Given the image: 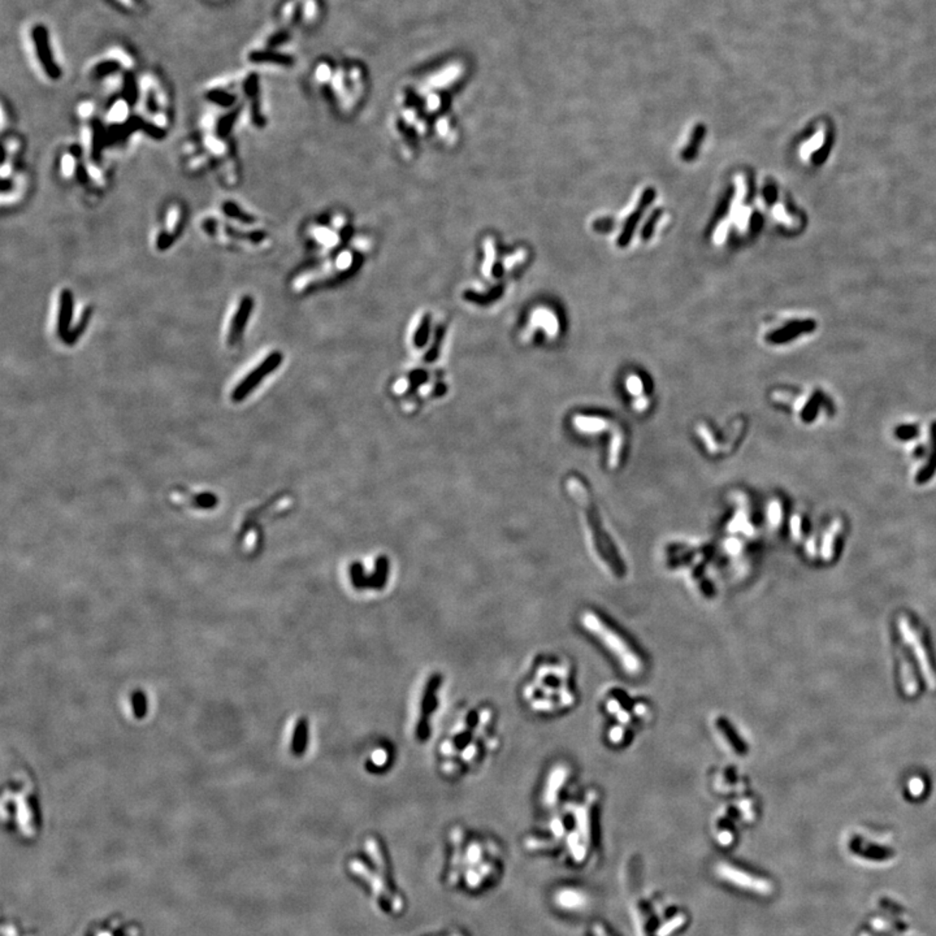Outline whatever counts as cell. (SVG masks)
Returning a JSON list of instances; mask_svg holds the SVG:
<instances>
[{"label":"cell","mask_w":936,"mask_h":936,"mask_svg":"<svg viewBox=\"0 0 936 936\" xmlns=\"http://www.w3.org/2000/svg\"><path fill=\"white\" fill-rule=\"evenodd\" d=\"M568 492L575 498L576 503L582 510V514L584 515V522L585 527L588 529V536L591 539L593 551H596L597 557L606 563V567L611 571H616V574H623V562L619 557V553L616 548V545L611 541L605 527L602 526L600 514L596 509L594 503H592L589 500V494L587 492V488L584 486L580 480L576 477H571L567 483Z\"/></svg>","instance_id":"6da1fadb"},{"label":"cell","mask_w":936,"mask_h":936,"mask_svg":"<svg viewBox=\"0 0 936 936\" xmlns=\"http://www.w3.org/2000/svg\"><path fill=\"white\" fill-rule=\"evenodd\" d=\"M582 625L591 633L602 647L616 658L624 673L639 675L642 671L640 654L631 647L628 640L593 611H585L582 616Z\"/></svg>","instance_id":"7a4b0ae2"},{"label":"cell","mask_w":936,"mask_h":936,"mask_svg":"<svg viewBox=\"0 0 936 936\" xmlns=\"http://www.w3.org/2000/svg\"><path fill=\"white\" fill-rule=\"evenodd\" d=\"M30 42L35 59L38 60V64L41 66L44 74L49 80H59L61 77V69L51 49L49 29L43 24L34 25L30 30Z\"/></svg>","instance_id":"3957f363"},{"label":"cell","mask_w":936,"mask_h":936,"mask_svg":"<svg viewBox=\"0 0 936 936\" xmlns=\"http://www.w3.org/2000/svg\"><path fill=\"white\" fill-rule=\"evenodd\" d=\"M282 361H284L282 353L275 352V353L270 354L254 371H251L246 378H244L239 385L236 386V389L232 393L233 402H242L247 395H250L255 388L263 381L264 378L279 368Z\"/></svg>","instance_id":"277c9868"},{"label":"cell","mask_w":936,"mask_h":936,"mask_svg":"<svg viewBox=\"0 0 936 936\" xmlns=\"http://www.w3.org/2000/svg\"><path fill=\"white\" fill-rule=\"evenodd\" d=\"M900 631L903 633L904 640H906L911 644V647H912L913 650H914L916 656H918V661H920L922 671H923L925 678L928 679V683L930 684V688H931V690H935L936 678L934 673H932V670H931V667H930L928 656L925 654V650H923V647H922L920 641L918 640L917 635L913 633L912 628H911V625H909L908 620H906L905 618H901V619H900Z\"/></svg>","instance_id":"5b68a950"},{"label":"cell","mask_w":936,"mask_h":936,"mask_svg":"<svg viewBox=\"0 0 936 936\" xmlns=\"http://www.w3.org/2000/svg\"><path fill=\"white\" fill-rule=\"evenodd\" d=\"M253 308H254V299L250 296H244L241 299V304H239L237 311L232 319L229 333H228V345H237L241 341V338L244 336V330L246 328L247 320L251 316Z\"/></svg>","instance_id":"8992f818"},{"label":"cell","mask_w":936,"mask_h":936,"mask_svg":"<svg viewBox=\"0 0 936 936\" xmlns=\"http://www.w3.org/2000/svg\"><path fill=\"white\" fill-rule=\"evenodd\" d=\"M73 294L71 290L64 289L59 298L58 335L61 340H66L71 332V323L73 318Z\"/></svg>","instance_id":"52a82bcc"},{"label":"cell","mask_w":936,"mask_h":936,"mask_svg":"<svg viewBox=\"0 0 936 936\" xmlns=\"http://www.w3.org/2000/svg\"><path fill=\"white\" fill-rule=\"evenodd\" d=\"M247 60L253 64H275V66H284L293 64V59L289 55L281 54L272 49H251L247 54Z\"/></svg>","instance_id":"ba28073f"},{"label":"cell","mask_w":936,"mask_h":936,"mask_svg":"<svg viewBox=\"0 0 936 936\" xmlns=\"http://www.w3.org/2000/svg\"><path fill=\"white\" fill-rule=\"evenodd\" d=\"M121 69H124L123 66L115 58H112L109 55L107 59H102L92 66L91 74H92L94 78L100 80V78H106L109 76L119 73Z\"/></svg>","instance_id":"9c48e42d"},{"label":"cell","mask_w":936,"mask_h":936,"mask_svg":"<svg viewBox=\"0 0 936 936\" xmlns=\"http://www.w3.org/2000/svg\"><path fill=\"white\" fill-rule=\"evenodd\" d=\"M205 97L208 102L214 103L215 106L222 108H232L237 102V97L234 94L219 88L205 91Z\"/></svg>","instance_id":"30bf717a"},{"label":"cell","mask_w":936,"mask_h":936,"mask_svg":"<svg viewBox=\"0 0 936 936\" xmlns=\"http://www.w3.org/2000/svg\"><path fill=\"white\" fill-rule=\"evenodd\" d=\"M123 92L124 99L128 104L133 106L137 99H138V88H137V81L136 77L133 76L131 71H126L123 77Z\"/></svg>","instance_id":"8fae6325"},{"label":"cell","mask_w":936,"mask_h":936,"mask_svg":"<svg viewBox=\"0 0 936 936\" xmlns=\"http://www.w3.org/2000/svg\"><path fill=\"white\" fill-rule=\"evenodd\" d=\"M90 318H91V310L90 308H88L86 311L83 312V316H81V319H80V321H78V323H77V324L74 325L73 329H71V332H69V333H68V336L66 337V340H64V341H66L68 345H74V344L77 342V340H78L80 337L83 336V332L86 330V328H88V325H89V321H90Z\"/></svg>","instance_id":"7c38bea8"},{"label":"cell","mask_w":936,"mask_h":936,"mask_svg":"<svg viewBox=\"0 0 936 936\" xmlns=\"http://www.w3.org/2000/svg\"><path fill=\"white\" fill-rule=\"evenodd\" d=\"M237 116H239V109H233L228 115L222 116V119L217 121V126H216L217 137L224 138L229 134L233 125L237 120Z\"/></svg>","instance_id":"4fadbf2b"},{"label":"cell","mask_w":936,"mask_h":936,"mask_svg":"<svg viewBox=\"0 0 936 936\" xmlns=\"http://www.w3.org/2000/svg\"><path fill=\"white\" fill-rule=\"evenodd\" d=\"M244 92L248 100H253L255 98H259L260 94V85H259V77L256 73L247 74L245 81H244Z\"/></svg>","instance_id":"5bb4252c"},{"label":"cell","mask_w":936,"mask_h":936,"mask_svg":"<svg viewBox=\"0 0 936 936\" xmlns=\"http://www.w3.org/2000/svg\"><path fill=\"white\" fill-rule=\"evenodd\" d=\"M429 332H431V318L427 315V316L423 318V320L420 321L419 327H418L416 332H415L414 345L416 346V347H423V346H426L428 338H429Z\"/></svg>","instance_id":"9a60e30c"},{"label":"cell","mask_w":936,"mask_h":936,"mask_svg":"<svg viewBox=\"0 0 936 936\" xmlns=\"http://www.w3.org/2000/svg\"><path fill=\"white\" fill-rule=\"evenodd\" d=\"M109 55L112 58H115L123 66L124 69H126V71H129L134 64V59H133L132 55L129 54L128 49H123V47H114V49H109Z\"/></svg>","instance_id":"2e32d148"},{"label":"cell","mask_w":936,"mask_h":936,"mask_svg":"<svg viewBox=\"0 0 936 936\" xmlns=\"http://www.w3.org/2000/svg\"><path fill=\"white\" fill-rule=\"evenodd\" d=\"M224 212H225V215L230 216V217H234V219L241 220L242 222H246V224L254 222V219H253L251 216H248V215L245 214V212H242L237 205H234V203H230V202L224 205Z\"/></svg>","instance_id":"e0dca14e"},{"label":"cell","mask_w":936,"mask_h":936,"mask_svg":"<svg viewBox=\"0 0 936 936\" xmlns=\"http://www.w3.org/2000/svg\"><path fill=\"white\" fill-rule=\"evenodd\" d=\"M823 140H824V132H823V131H820V132L814 136L812 140H809L805 143V146L803 148V151H801L800 154H803V156L806 157V156L809 155L810 152H814V151H817L818 148H821L822 145H823Z\"/></svg>","instance_id":"ac0fdd59"},{"label":"cell","mask_w":936,"mask_h":936,"mask_svg":"<svg viewBox=\"0 0 936 936\" xmlns=\"http://www.w3.org/2000/svg\"><path fill=\"white\" fill-rule=\"evenodd\" d=\"M306 728H307V727H306V724H304V722H301L299 723V724H298V726H296V739L294 740V744H293V749H294V750H296V752H299V753H301V752H304V745H306V738H307V735H306V732H307V730H306Z\"/></svg>","instance_id":"d6986e66"},{"label":"cell","mask_w":936,"mask_h":936,"mask_svg":"<svg viewBox=\"0 0 936 936\" xmlns=\"http://www.w3.org/2000/svg\"><path fill=\"white\" fill-rule=\"evenodd\" d=\"M436 333H437V336H436L435 344H433V346L431 347V350H429L427 355H426V359H427L428 361H433L438 356V350H440V346H441V340H443V337H444V330L441 328L438 329Z\"/></svg>","instance_id":"ffe728a7"},{"label":"cell","mask_w":936,"mask_h":936,"mask_svg":"<svg viewBox=\"0 0 936 936\" xmlns=\"http://www.w3.org/2000/svg\"><path fill=\"white\" fill-rule=\"evenodd\" d=\"M196 500H197L198 506H200V508H205V509H208V508H212V506H215V505H216V502H217L216 501V497H215V496H212V494H208V493H205V494H200V496H198Z\"/></svg>","instance_id":"44dd1931"},{"label":"cell","mask_w":936,"mask_h":936,"mask_svg":"<svg viewBox=\"0 0 936 936\" xmlns=\"http://www.w3.org/2000/svg\"><path fill=\"white\" fill-rule=\"evenodd\" d=\"M119 7L126 11H137L142 4V0H114Z\"/></svg>","instance_id":"7402d4cb"},{"label":"cell","mask_w":936,"mask_h":936,"mask_svg":"<svg viewBox=\"0 0 936 936\" xmlns=\"http://www.w3.org/2000/svg\"><path fill=\"white\" fill-rule=\"evenodd\" d=\"M172 242H173V239L172 237H171V236H169V234H167V233H162V234H160V236L157 237V242H156V246H157V248H159V250H165V248H168V247L172 245Z\"/></svg>","instance_id":"603a6c76"}]
</instances>
